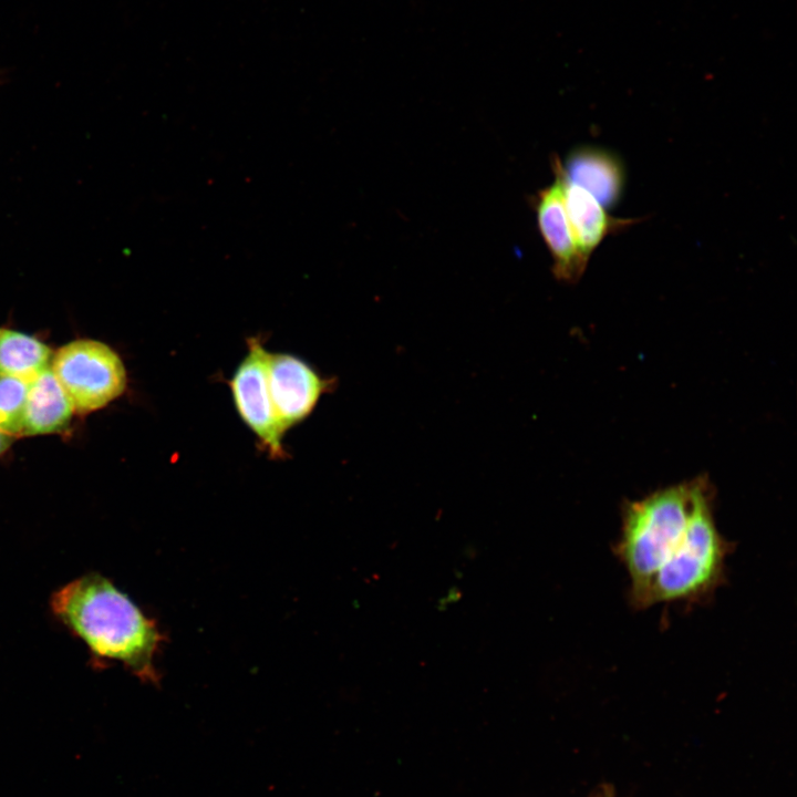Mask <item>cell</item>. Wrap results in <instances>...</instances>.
I'll return each instance as SVG.
<instances>
[{"label":"cell","mask_w":797,"mask_h":797,"mask_svg":"<svg viewBox=\"0 0 797 797\" xmlns=\"http://www.w3.org/2000/svg\"><path fill=\"white\" fill-rule=\"evenodd\" d=\"M563 178L591 194L604 208L615 207L624 193L625 169L620 157L611 151L581 145L560 162Z\"/></svg>","instance_id":"8"},{"label":"cell","mask_w":797,"mask_h":797,"mask_svg":"<svg viewBox=\"0 0 797 797\" xmlns=\"http://www.w3.org/2000/svg\"><path fill=\"white\" fill-rule=\"evenodd\" d=\"M714 488L704 476L682 541L654 575L643 609L659 603L707 602L726 582V558L735 544L717 529Z\"/></svg>","instance_id":"3"},{"label":"cell","mask_w":797,"mask_h":797,"mask_svg":"<svg viewBox=\"0 0 797 797\" xmlns=\"http://www.w3.org/2000/svg\"><path fill=\"white\" fill-rule=\"evenodd\" d=\"M565 206L576 244L588 260L608 236L638 221L609 215L591 194L566 179Z\"/></svg>","instance_id":"9"},{"label":"cell","mask_w":797,"mask_h":797,"mask_svg":"<svg viewBox=\"0 0 797 797\" xmlns=\"http://www.w3.org/2000/svg\"><path fill=\"white\" fill-rule=\"evenodd\" d=\"M267 376L271 403L283 435L312 413L332 384L307 362L288 353L269 352Z\"/></svg>","instance_id":"6"},{"label":"cell","mask_w":797,"mask_h":797,"mask_svg":"<svg viewBox=\"0 0 797 797\" xmlns=\"http://www.w3.org/2000/svg\"><path fill=\"white\" fill-rule=\"evenodd\" d=\"M269 352L258 338L248 340V352L229 385L236 410L272 458H282L283 434L279 427L268 387Z\"/></svg>","instance_id":"5"},{"label":"cell","mask_w":797,"mask_h":797,"mask_svg":"<svg viewBox=\"0 0 797 797\" xmlns=\"http://www.w3.org/2000/svg\"><path fill=\"white\" fill-rule=\"evenodd\" d=\"M50 369L77 413L103 408L126 389L121 356L97 340L77 339L64 344L53 353Z\"/></svg>","instance_id":"4"},{"label":"cell","mask_w":797,"mask_h":797,"mask_svg":"<svg viewBox=\"0 0 797 797\" xmlns=\"http://www.w3.org/2000/svg\"><path fill=\"white\" fill-rule=\"evenodd\" d=\"M29 380L0 374V431L20 436Z\"/></svg>","instance_id":"12"},{"label":"cell","mask_w":797,"mask_h":797,"mask_svg":"<svg viewBox=\"0 0 797 797\" xmlns=\"http://www.w3.org/2000/svg\"><path fill=\"white\" fill-rule=\"evenodd\" d=\"M74 407L50 366L29 380L20 435H48L62 432Z\"/></svg>","instance_id":"10"},{"label":"cell","mask_w":797,"mask_h":797,"mask_svg":"<svg viewBox=\"0 0 797 797\" xmlns=\"http://www.w3.org/2000/svg\"><path fill=\"white\" fill-rule=\"evenodd\" d=\"M52 355L40 339L0 327V374L30 380L50 366Z\"/></svg>","instance_id":"11"},{"label":"cell","mask_w":797,"mask_h":797,"mask_svg":"<svg viewBox=\"0 0 797 797\" xmlns=\"http://www.w3.org/2000/svg\"><path fill=\"white\" fill-rule=\"evenodd\" d=\"M552 168L553 183L537 195V222L552 258L553 275L561 281L575 282L583 275L588 259L580 252L568 220L559 158L553 159Z\"/></svg>","instance_id":"7"},{"label":"cell","mask_w":797,"mask_h":797,"mask_svg":"<svg viewBox=\"0 0 797 797\" xmlns=\"http://www.w3.org/2000/svg\"><path fill=\"white\" fill-rule=\"evenodd\" d=\"M15 437L0 431V456H2L12 445Z\"/></svg>","instance_id":"13"},{"label":"cell","mask_w":797,"mask_h":797,"mask_svg":"<svg viewBox=\"0 0 797 797\" xmlns=\"http://www.w3.org/2000/svg\"><path fill=\"white\" fill-rule=\"evenodd\" d=\"M53 614L87 646L96 666L123 663L143 682L156 683L154 659L163 636L156 623L107 578L89 573L55 591Z\"/></svg>","instance_id":"1"},{"label":"cell","mask_w":797,"mask_h":797,"mask_svg":"<svg viewBox=\"0 0 797 797\" xmlns=\"http://www.w3.org/2000/svg\"><path fill=\"white\" fill-rule=\"evenodd\" d=\"M704 476L683 482L621 506V528L612 551L629 576V602L643 610L650 583L679 547Z\"/></svg>","instance_id":"2"}]
</instances>
